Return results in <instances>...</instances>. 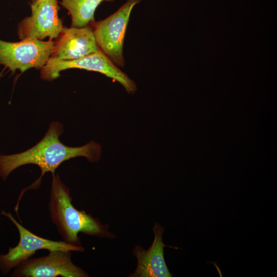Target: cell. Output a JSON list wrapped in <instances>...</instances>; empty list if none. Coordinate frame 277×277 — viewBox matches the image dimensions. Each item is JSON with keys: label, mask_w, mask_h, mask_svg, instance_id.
<instances>
[{"label": "cell", "mask_w": 277, "mask_h": 277, "mask_svg": "<svg viewBox=\"0 0 277 277\" xmlns=\"http://www.w3.org/2000/svg\"><path fill=\"white\" fill-rule=\"evenodd\" d=\"M154 239L151 247L147 250L140 246L134 250L137 260V266L131 276L134 277H171L172 276L166 264L164 256L162 236L164 229L159 224L153 227Z\"/></svg>", "instance_id": "obj_10"}, {"label": "cell", "mask_w": 277, "mask_h": 277, "mask_svg": "<svg viewBox=\"0 0 277 277\" xmlns=\"http://www.w3.org/2000/svg\"><path fill=\"white\" fill-rule=\"evenodd\" d=\"M48 206L51 219L66 243L80 246V232L96 236L108 233L96 219L73 206L70 191L58 174L52 175Z\"/></svg>", "instance_id": "obj_2"}, {"label": "cell", "mask_w": 277, "mask_h": 277, "mask_svg": "<svg viewBox=\"0 0 277 277\" xmlns=\"http://www.w3.org/2000/svg\"><path fill=\"white\" fill-rule=\"evenodd\" d=\"M71 251L55 250L47 255L29 258L16 266L13 277H86L89 275L71 261Z\"/></svg>", "instance_id": "obj_8"}, {"label": "cell", "mask_w": 277, "mask_h": 277, "mask_svg": "<svg viewBox=\"0 0 277 277\" xmlns=\"http://www.w3.org/2000/svg\"><path fill=\"white\" fill-rule=\"evenodd\" d=\"M33 1H34V0H33Z\"/></svg>", "instance_id": "obj_12"}, {"label": "cell", "mask_w": 277, "mask_h": 277, "mask_svg": "<svg viewBox=\"0 0 277 277\" xmlns=\"http://www.w3.org/2000/svg\"><path fill=\"white\" fill-rule=\"evenodd\" d=\"M99 50L90 26L81 28L63 27L54 42V50L50 57L73 60Z\"/></svg>", "instance_id": "obj_9"}, {"label": "cell", "mask_w": 277, "mask_h": 277, "mask_svg": "<svg viewBox=\"0 0 277 277\" xmlns=\"http://www.w3.org/2000/svg\"><path fill=\"white\" fill-rule=\"evenodd\" d=\"M54 50V42L26 39L9 42L0 39V67L14 72H24L35 68L42 69Z\"/></svg>", "instance_id": "obj_6"}, {"label": "cell", "mask_w": 277, "mask_h": 277, "mask_svg": "<svg viewBox=\"0 0 277 277\" xmlns=\"http://www.w3.org/2000/svg\"><path fill=\"white\" fill-rule=\"evenodd\" d=\"M31 15L18 25L17 35L21 40H52L61 33L63 26L58 17L57 0H35L31 5Z\"/></svg>", "instance_id": "obj_7"}, {"label": "cell", "mask_w": 277, "mask_h": 277, "mask_svg": "<svg viewBox=\"0 0 277 277\" xmlns=\"http://www.w3.org/2000/svg\"><path fill=\"white\" fill-rule=\"evenodd\" d=\"M78 68L100 72L121 84L127 93H134L135 83L122 71L100 50L81 58L62 60L50 57L41 71L42 79L52 81L60 76L63 70Z\"/></svg>", "instance_id": "obj_4"}, {"label": "cell", "mask_w": 277, "mask_h": 277, "mask_svg": "<svg viewBox=\"0 0 277 277\" xmlns=\"http://www.w3.org/2000/svg\"><path fill=\"white\" fill-rule=\"evenodd\" d=\"M64 132L63 125L57 122L50 124L43 138L30 149L16 154H0V177L6 181L8 175L16 168L27 164H34L41 169V175L34 183L25 189H35L39 187L42 177L50 172L55 174L56 169L64 162L72 158L82 156L91 162H97L102 152L97 143L91 141L76 147L67 146L62 143L60 136Z\"/></svg>", "instance_id": "obj_1"}, {"label": "cell", "mask_w": 277, "mask_h": 277, "mask_svg": "<svg viewBox=\"0 0 277 277\" xmlns=\"http://www.w3.org/2000/svg\"><path fill=\"white\" fill-rule=\"evenodd\" d=\"M114 0H61V4L71 15V26L81 28L94 22V12L103 1Z\"/></svg>", "instance_id": "obj_11"}, {"label": "cell", "mask_w": 277, "mask_h": 277, "mask_svg": "<svg viewBox=\"0 0 277 277\" xmlns=\"http://www.w3.org/2000/svg\"><path fill=\"white\" fill-rule=\"evenodd\" d=\"M141 1L127 0L114 13L92 24L98 48L117 67L125 64L123 46L127 26L133 7Z\"/></svg>", "instance_id": "obj_3"}, {"label": "cell", "mask_w": 277, "mask_h": 277, "mask_svg": "<svg viewBox=\"0 0 277 277\" xmlns=\"http://www.w3.org/2000/svg\"><path fill=\"white\" fill-rule=\"evenodd\" d=\"M1 214L12 222L19 235L16 246L9 247L7 253L0 254V271L3 274H7L12 269L29 259L39 250L45 249L49 252L55 250L82 252L84 250L81 246L71 244L64 241H52L35 234L18 223L9 212L2 210Z\"/></svg>", "instance_id": "obj_5"}]
</instances>
